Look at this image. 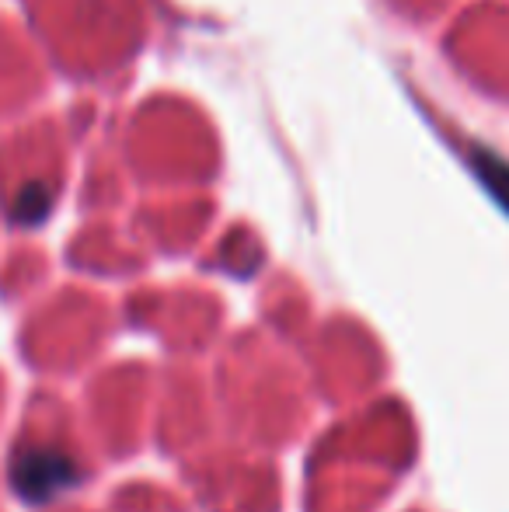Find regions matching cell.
Returning <instances> with one entry per match:
<instances>
[{"instance_id": "cell-1", "label": "cell", "mask_w": 509, "mask_h": 512, "mask_svg": "<svg viewBox=\"0 0 509 512\" xmlns=\"http://www.w3.org/2000/svg\"><path fill=\"white\" fill-rule=\"evenodd\" d=\"M11 481L21 499L49 502L56 492L74 485L77 467L67 453L53 450V446H32V450H21L18 457H14Z\"/></svg>"}, {"instance_id": "cell-2", "label": "cell", "mask_w": 509, "mask_h": 512, "mask_svg": "<svg viewBox=\"0 0 509 512\" xmlns=\"http://www.w3.org/2000/svg\"><path fill=\"white\" fill-rule=\"evenodd\" d=\"M475 171L485 178V185L496 192L499 203L509 209V164H503L499 157H489L485 150H478V154H475Z\"/></svg>"}, {"instance_id": "cell-3", "label": "cell", "mask_w": 509, "mask_h": 512, "mask_svg": "<svg viewBox=\"0 0 509 512\" xmlns=\"http://www.w3.org/2000/svg\"><path fill=\"white\" fill-rule=\"evenodd\" d=\"M49 209V196L42 189H28L25 199L18 203V220H39Z\"/></svg>"}]
</instances>
